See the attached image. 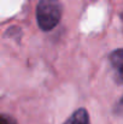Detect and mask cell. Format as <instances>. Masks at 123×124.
I'll list each match as a JSON object with an SVG mask.
<instances>
[{"instance_id": "1", "label": "cell", "mask_w": 123, "mask_h": 124, "mask_svg": "<svg viewBox=\"0 0 123 124\" xmlns=\"http://www.w3.org/2000/svg\"><path fill=\"white\" fill-rule=\"evenodd\" d=\"M62 4L58 0H40L36 7L38 24L42 30H52L60 21Z\"/></svg>"}, {"instance_id": "2", "label": "cell", "mask_w": 123, "mask_h": 124, "mask_svg": "<svg viewBox=\"0 0 123 124\" xmlns=\"http://www.w3.org/2000/svg\"><path fill=\"white\" fill-rule=\"evenodd\" d=\"M110 64L115 74V78L118 83L123 84V48L114 51L110 57Z\"/></svg>"}, {"instance_id": "3", "label": "cell", "mask_w": 123, "mask_h": 124, "mask_svg": "<svg viewBox=\"0 0 123 124\" xmlns=\"http://www.w3.org/2000/svg\"><path fill=\"white\" fill-rule=\"evenodd\" d=\"M64 124H89V116L86 108L76 110Z\"/></svg>"}, {"instance_id": "4", "label": "cell", "mask_w": 123, "mask_h": 124, "mask_svg": "<svg viewBox=\"0 0 123 124\" xmlns=\"http://www.w3.org/2000/svg\"><path fill=\"white\" fill-rule=\"evenodd\" d=\"M0 124H17V122L8 115L2 113L1 115V119H0Z\"/></svg>"}, {"instance_id": "5", "label": "cell", "mask_w": 123, "mask_h": 124, "mask_svg": "<svg viewBox=\"0 0 123 124\" xmlns=\"http://www.w3.org/2000/svg\"><path fill=\"white\" fill-rule=\"evenodd\" d=\"M116 113H117L120 117L123 118V98L120 100V102H118L117 106H116Z\"/></svg>"}, {"instance_id": "6", "label": "cell", "mask_w": 123, "mask_h": 124, "mask_svg": "<svg viewBox=\"0 0 123 124\" xmlns=\"http://www.w3.org/2000/svg\"><path fill=\"white\" fill-rule=\"evenodd\" d=\"M122 19H123V15H122Z\"/></svg>"}]
</instances>
